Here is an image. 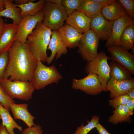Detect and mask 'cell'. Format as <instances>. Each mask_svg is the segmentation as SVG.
<instances>
[{
    "instance_id": "obj_4",
    "label": "cell",
    "mask_w": 134,
    "mask_h": 134,
    "mask_svg": "<svg viewBox=\"0 0 134 134\" xmlns=\"http://www.w3.org/2000/svg\"><path fill=\"white\" fill-rule=\"evenodd\" d=\"M0 85L8 95L11 99L27 101L31 99L35 89L30 81H12L9 78H3Z\"/></svg>"
},
{
    "instance_id": "obj_18",
    "label": "cell",
    "mask_w": 134,
    "mask_h": 134,
    "mask_svg": "<svg viewBox=\"0 0 134 134\" xmlns=\"http://www.w3.org/2000/svg\"><path fill=\"white\" fill-rule=\"evenodd\" d=\"M28 104L27 103L16 104L13 103L10 105V109L15 119L22 120L28 127H30L35 125L34 122L35 117L28 111Z\"/></svg>"
},
{
    "instance_id": "obj_32",
    "label": "cell",
    "mask_w": 134,
    "mask_h": 134,
    "mask_svg": "<svg viewBox=\"0 0 134 134\" xmlns=\"http://www.w3.org/2000/svg\"><path fill=\"white\" fill-rule=\"evenodd\" d=\"M126 11L128 15L131 18H134V0H119Z\"/></svg>"
},
{
    "instance_id": "obj_31",
    "label": "cell",
    "mask_w": 134,
    "mask_h": 134,
    "mask_svg": "<svg viewBox=\"0 0 134 134\" xmlns=\"http://www.w3.org/2000/svg\"><path fill=\"white\" fill-rule=\"evenodd\" d=\"M8 51L0 53V82L3 78V75L8 61Z\"/></svg>"
},
{
    "instance_id": "obj_24",
    "label": "cell",
    "mask_w": 134,
    "mask_h": 134,
    "mask_svg": "<svg viewBox=\"0 0 134 134\" xmlns=\"http://www.w3.org/2000/svg\"><path fill=\"white\" fill-rule=\"evenodd\" d=\"M9 111L0 103V115L2 120V123L9 134H15L14 131L15 128L17 129L20 132L22 131V127L15 122Z\"/></svg>"
},
{
    "instance_id": "obj_1",
    "label": "cell",
    "mask_w": 134,
    "mask_h": 134,
    "mask_svg": "<svg viewBox=\"0 0 134 134\" xmlns=\"http://www.w3.org/2000/svg\"><path fill=\"white\" fill-rule=\"evenodd\" d=\"M8 53V63L3 78L31 82L37 61L32 54L27 41L15 40Z\"/></svg>"
},
{
    "instance_id": "obj_34",
    "label": "cell",
    "mask_w": 134,
    "mask_h": 134,
    "mask_svg": "<svg viewBox=\"0 0 134 134\" xmlns=\"http://www.w3.org/2000/svg\"><path fill=\"white\" fill-rule=\"evenodd\" d=\"M126 105L128 108L131 115H133L134 114V99L130 98L129 100Z\"/></svg>"
},
{
    "instance_id": "obj_36",
    "label": "cell",
    "mask_w": 134,
    "mask_h": 134,
    "mask_svg": "<svg viewBox=\"0 0 134 134\" xmlns=\"http://www.w3.org/2000/svg\"><path fill=\"white\" fill-rule=\"evenodd\" d=\"M96 2L102 4L104 6L110 4L114 2L115 0H94Z\"/></svg>"
},
{
    "instance_id": "obj_37",
    "label": "cell",
    "mask_w": 134,
    "mask_h": 134,
    "mask_svg": "<svg viewBox=\"0 0 134 134\" xmlns=\"http://www.w3.org/2000/svg\"><path fill=\"white\" fill-rule=\"evenodd\" d=\"M14 3L17 5H21L27 4L30 2H34V0H15Z\"/></svg>"
},
{
    "instance_id": "obj_15",
    "label": "cell",
    "mask_w": 134,
    "mask_h": 134,
    "mask_svg": "<svg viewBox=\"0 0 134 134\" xmlns=\"http://www.w3.org/2000/svg\"><path fill=\"white\" fill-rule=\"evenodd\" d=\"M57 30L67 48L74 49L77 47L83 34L79 33L71 26L66 24Z\"/></svg>"
},
{
    "instance_id": "obj_9",
    "label": "cell",
    "mask_w": 134,
    "mask_h": 134,
    "mask_svg": "<svg viewBox=\"0 0 134 134\" xmlns=\"http://www.w3.org/2000/svg\"><path fill=\"white\" fill-rule=\"evenodd\" d=\"M88 74L87 76L83 78L73 79L72 88L93 95H96L101 92L102 90L97 75L93 73Z\"/></svg>"
},
{
    "instance_id": "obj_23",
    "label": "cell",
    "mask_w": 134,
    "mask_h": 134,
    "mask_svg": "<svg viewBox=\"0 0 134 134\" xmlns=\"http://www.w3.org/2000/svg\"><path fill=\"white\" fill-rule=\"evenodd\" d=\"M115 109L113 114L109 118V122L116 125L123 122H131V115L126 105H120Z\"/></svg>"
},
{
    "instance_id": "obj_10",
    "label": "cell",
    "mask_w": 134,
    "mask_h": 134,
    "mask_svg": "<svg viewBox=\"0 0 134 134\" xmlns=\"http://www.w3.org/2000/svg\"><path fill=\"white\" fill-rule=\"evenodd\" d=\"M111 60L114 61L127 68L134 74V56L127 49L120 46L107 48Z\"/></svg>"
},
{
    "instance_id": "obj_30",
    "label": "cell",
    "mask_w": 134,
    "mask_h": 134,
    "mask_svg": "<svg viewBox=\"0 0 134 134\" xmlns=\"http://www.w3.org/2000/svg\"><path fill=\"white\" fill-rule=\"evenodd\" d=\"M15 101L11 98L6 94L0 85V103L9 111L11 104Z\"/></svg>"
},
{
    "instance_id": "obj_6",
    "label": "cell",
    "mask_w": 134,
    "mask_h": 134,
    "mask_svg": "<svg viewBox=\"0 0 134 134\" xmlns=\"http://www.w3.org/2000/svg\"><path fill=\"white\" fill-rule=\"evenodd\" d=\"M110 57L103 51L98 53L97 56L92 61L87 62L85 68L86 73H93L98 76L102 91L107 92L106 88L107 82L110 78V68L108 63Z\"/></svg>"
},
{
    "instance_id": "obj_5",
    "label": "cell",
    "mask_w": 134,
    "mask_h": 134,
    "mask_svg": "<svg viewBox=\"0 0 134 134\" xmlns=\"http://www.w3.org/2000/svg\"><path fill=\"white\" fill-rule=\"evenodd\" d=\"M44 19L42 24L52 31L58 30L64 25L68 16L61 4L45 0L42 10Z\"/></svg>"
},
{
    "instance_id": "obj_38",
    "label": "cell",
    "mask_w": 134,
    "mask_h": 134,
    "mask_svg": "<svg viewBox=\"0 0 134 134\" xmlns=\"http://www.w3.org/2000/svg\"><path fill=\"white\" fill-rule=\"evenodd\" d=\"M5 23L2 17L0 16V38L4 31Z\"/></svg>"
},
{
    "instance_id": "obj_8",
    "label": "cell",
    "mask_w": 134,
    "mask_h": 134,
    "mask_svg": "<svg viewBox=\"0 0 134 134\" xmlns=\"http://www.w3.org/2000/svg\"><path fill=\"white\" fill-rule=\"evenodd\" d=\"M43 19L42 10L34 16L26 15L22 17L20 23L18 25L15 40L26 42L28 35L32 33L37 24L42 22Z\"/></svg>"
},
{
    "instance_id": "obj_7",
    "label": "cell",
    "mask_w": 134,
    "mask_h": 134,
    "mask_svg": "<svg viewBox=\"0 0 134 134\" xmlns=\"http://www.w3.org/2000/svg\"><path fill=\"white\" fill-rule=\"evenodd\" d=\"M100 39L91 29L83 34L77 47L79 53L84 60L88 62L97 57Z\"/></svg>"
},
{
    "instance_id": "obj_25",
    "label": "cell",
    "mask_w": 134,
    "mask_h": 134,
    "mask_svg": "<svg viewBox=\"0 0 134 134\" xmlns=\"http://www.w3.org/2000/svg\"><path fill=\"white\" fill-rule=\"evenodd\" d=\"M45 2V0H40L36 2H31L23 5H17L14 3V4L20 9V14L22 17L26 15H36L42 10Z\"/></svg>"
},
{
    "instance_id": "obj_2",
    "label": "cell",
    "mask_w": 134,
    "mask_h": 134,
    "mask_svg": "<svg viewBox=\"0 0 134 134\" xmlns=\"http://www.w3.org/2000/svg\"><path fill=\"white\" fill-rule=\"evenodd\" d=\"M52 31L44 26L42 22L38 23L32 33L27 38L30 50L37 61L46 62L47 50L49 44Z\"/></svg>"
},
{
    "instance_id": "obj_21",
    "label": "cell",
    "mask_w": 134,
    "mask_h": 134,
    "mask_svg": "<svg viewBox=\"0 0 134 134\" xmlns=\"http://www.w3.org/2000/svg\"><path fill=\"white\" fill-rule=\"evenodd\" d=\"M103 5L94 0H82L78 11L91 19L101 13Z\"/></svg>"
},
{
    "instance_id": "obj_13",
    "label": "cell",
    "mask_w": 134,
    "mask_h": 134,
    "mask_svg": "<svg viewBox=\"0 0 134 134\" xmlns=\"http://www.w3.org/2000/svg\"><path fill=\"white\" fill-rule=\"evenodd\" d=\"M67 47L60 36L57 30L52 31L51 36L47 50H50L51 55L48 57L47 63H51L55 57L56 60L67 52Z\"/></svg>"
},
{
    "instance_id": "obj_42",
    "label": "cell",
    "mask_w": 134,
    "mask_h": 134,
    "mask_svg": "<svg viewBox=\"0 0 134 134\" xmlns=\"http://www.w3.org/2000/svg\"><path fill=\"white\" fill-rule=\"evenodd\" d=\"M48 1L56 4H61L62 0H47Z\"/></svg>"
},
{
    "instance_id": "obj_22",
    "label": "cell",
    "mask_w": 134,
    "mask_h": 134,
    "mask_svg": "<svg viewBox=\"0 0 134 134\" xmlns=\"http://www.w3.org/2000/svg\"><path fill=\"white\" fill-rule=\"evenodd\" d=\"M109 65L110 78L117 80H122L132 78V74L129 70L116 62L112 60Z\"/></svg>"
},
{
    "instance_id": "obj_3",
    "label": "cell",
    "mask_w": 134,
    "mask_h": 134,
    "mask_svg": "<svg viewBox=\"0 0 134 134\" xmlns=\"http://www.w3.org/2000/svg\"><path fill=\"white\" fill-rule=\"evenodd\" d=\"M63 78L54 65L47 67L41 61H37L31 82L34 89L38 90L43 89L50 84H57Z\"/></svg>"
},
{
    "instance_id": "obj_35",
    "label": "cell",
    "mask_w": 134,
    "mask_h": 134,
    "mask_svg": "<svg viewBox=\"0 0 134 134\" xmlns=\"http://www.w3.org/2000/svg\"><path fill=\"white\" fill-rule=\"evenodd\" d=\"M96 128L99 134H113L110 133L99 123L96 126Z\"/></svg>"
},
{
    "instance_id": "obj_28",
    "label": "cell",
    "mask_w": 134,
    "mask_h": 134,
    "mask_svg": "<svg viewBox=\"0 0 134 134\" xmlns=\"http://www.w3.org/2000/svg\"><path fill=\"white\" fill-rule=\"evenodd\" d=\"M82 0H62L61 5L68 16L78 10Z\"/></svg>"
},
{
    "instance_id": "obj_11",
    "label": "cell",
    "mask_w": 134,
    "mask_h": 134,
    "mask_svg": "<svg viewBox=\"0 0 134 134\" xmlns=\"http://www.w3.org/2000/svg\"><path fill=\"white\" fill-rule=\"evenodd\" d=\"M134 19L126 15L113 22L111 36L107 41L105 47L118 46L119 45L120 39L126 28L129 25L134 24Z\"/></svg>"
},
{
    "instance_id": "obj_19",
    "label": "cell",
    "mask_w": 134,
    "mask_h": 134,
    "mask_svg": "<svg viewBox=\"0 0 134 134\" xmlns=\"http://www.w3.org/2000/svg\"><path fill=\"white\" fill-rule=\"evenodd\" d=\"M101 14L106 19L110 21H114L127 15L119 0H115L112 3L103 6Z\"/></svg>"
},
{
    "instance_id": "obj_29",
    "label": "cell",
    "mask_w": 134,
    "mask_h": 134,
    "mask_svg": "<svg viewBox=\"0 0 134 134\" xmlns=\"http://www.w3.org/2000/svg\"><path fill=\"white\" fill-rule=\"evenodd\" d=\"M130 99L126 94L120 95L110 99L109 101V104L113 108H115L120 105H126Z\"/></svg>"
},
{
    "instance_id": "obj_40",
    "label": "cell",
    "mask_w": 134,
    "mask_h": 134,
    "mask_svg": "<svg viewBox=\"0 0 134 134\" xmlns=\"http://www.w3.org/2000/svg\"><path fill=\"white\" fill-rule=\"evenodd\" d=\"M126 94L130 98L134 99V88L130 90Z\"/></svg>"
},
{
    "instance_id": "obj_41",
    "label": "cell",
    "mask_w": 134,
    "mask_h": 134,
    "mask_svg": "<svg viewBox=\"0 0 134 134\" xmlns=\"http://www.w3.org/2000/svg\"><path fill=\"white\" fill-rule=\"evenodd\" d=\"M5 4L4 0H0V11L5 8Z\"/></svg>"
},
{
    "instance_id": "obj_17",
    "label": "cell",
    "mask_w": 134,
    "mask_h": 134,
    "mask_svg": "<svg viewBox=\"0 0 134 134\" xmlns=\"http://www.w3.org/2000/svg\"><path fill=\"white\" fill-rule=\"evenodd\" d=\"M18 25L5 23L4 31L0 38V53L8 51L15 40Z\"/></svg>"
},
{
    "instance_id": "obj_12",
    "label": "cell",
    "mask_w": 134,
    "mask_h": 134,
    "mask_svg": "<svg viewBox=\"0 0 134 134\" xmlns=\"http://www.w3.org/2000/svg\"><path fill=\"white\" fill-rule=\"evenodd\" d=\"M113 21L107 20L100 14L91 19L90 29L100 39L107 41L111 35Z\"/></svg>"
},
{
    "instance_id": "obj_39",
    "label": "cell",
    "mask_w": 134,
    "mask_h": 134,
    "mask_svg": "<svg viewBox=\"0 0 134 134\" xmlns=\"http://www.w3.org/2000/svg\"><path fill=\"white\" fill-rule=\"evenodd\" d=\"M0 134H9L2 123L0 125Z\"/></svg>"
},
{
    "instance_id": "obj_14",
    "label": "cell",
    "mask_w": 134,
    "mask_h": 134,
    "mask_svg": "<svg viewBox=\"0 0 134 134\" xmlns=\"http://www.w3.org/2000/svg\"><path fill=\"white\" fill-rule=\"evenodd\" d=\"M134 88V79L122 80H117L110 78L107 82L106 88L110 92V97L112 99L119 96L126 94Z\"/></svg>"
},
{
    "instance_id": "obj_43",
    "label": "cell",
    "mask_w": 134,
    "mask_h": 134,
    "mask_svg": "<svg viewBox=\"0 0 134 134\" xmlns=\"http://www.w3.org/2000/svg\"><path fill=\"white\" fill-rule=\"evenodd\" d=\"M1 119V116L0 115V119Z\"/></svg>"
},
{
    "instance_id": "obj_20",
    "label": "cell",
    "mask_w": 134,
    "mask_h": 134,
    "mask_svg": "<svg viewBox=\"0 0 134 134\" xmlns=\"http://www.w3.org/2000/svg\"><path fill=\"white\" fill-rule=\"evenodd\" d=\"M5 4L4 9L0 11V16L11 19L12 23L18 25L20 23L22 17L20 9L15 6L12 0H4Z\"/></svg>"
},
{
    "instance_id": "obj_33",
    "label": "cell",
    "mask_w": 134,
    "mask_h": 134,
    "mask_svg": "<svg viewBox=\"0 0 134 134\" xmlns=\"http://www.w3.org/2000/svg\"><path fill=\"white\" fill-rule=\"evenodd\" d=\"M43 131L41 126L35 124L32 127L26 128L22 131V134H43Z\"/></svg>"
},
{
    "instance_id": "obj_16",
    "label": "cell",
    "mask_w": 134,
    "mask_h": 134,
    "mask_svg": "<svg viewBox=\"0 0 134 134\" xmlns=\"http://www.w3.org/2000/svg\"><path fill=\"white\" fill-rule=\"evenodd\" d=\"M66 24L75 29L79 33L83 34L90 29L91 19L83 12L76 10L68 16Z\"/></svg>"
},
{
    "instance_id": "obj_26",
    "label": "cell",
    "mask_w": 134,
    "mask_h": 134,
    "mask_svg": "<svg viewBox=\"0 0 134 134\" xmlns=\"http://www.w3.org/2000/svg\"><path fill=\"white\" fill-rule=\"evenodd\" d=\"M134 25L132 24L124 30L120 39L119 45L128 50H130L134 47Z\"/></svg>"
},
{
    "instance_id": "obj_27",
    "label": "cell",
    "mask_w": 134,
    "mask_h": 134,
    "mask_svg": "<svg viewBox=\"0 0 134 134\" xmlns=\"http://www.w3.org/2000/svg\"><path fill=\"white\" fill-rule=\"evenodd\" d=\"M100 117L97 115L93 116L90 121H87V124L84 126L83 123L77 128L76 130L73 134H87L93 129L96 128L99 123Z\"/></svg>"
}]
</instances>
